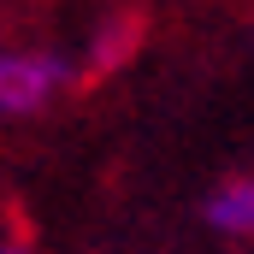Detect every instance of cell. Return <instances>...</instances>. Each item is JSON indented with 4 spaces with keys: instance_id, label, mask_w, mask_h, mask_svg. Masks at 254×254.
Masks as SVG:
<instances>
[{
    "instance_id": "cell-1",
    "label": "cell",
    "mask_w": 254,
    "mask_h": 254,
    "mask_svg": "<svg viewBox=\"0 0 254 254\" xmlns=\"http://www.w3.org/2000/svg\"><path fill=\"white\" fill-rule=\"evenodd\" d=\"M71 83V65L60 54H0V119L48 107Z\"/></svg>"
},
{
    "instance_id": "cell-2",
    "label": "cell",
    "mask_w": 254,
    "mask_h": 254,
    "mask_svg": "<svg viewBox=\"0 0 254 254\" xmlns=\"http://www.w3.org/2000/svg\"><path fill=\"white\" fill-rule=\"evenodd\" d=\"M207 225L231 237H254V178H237L207 195Z\"/></svg>"
},
{
    "instance_id": "cell-3",
    "label": "cell",
    "mask_w": 254,
    "mask_h": 254,
    "mask_svg": "<svg viewBox=\"0 0 254 254\" xmlns=\"http://www.w3.org/2000/svg\"><path fill=\"white\" fill-rule=\"evenodd\" d=\"M136 36H142V18H136V12L107 18V24H101V42H95V54H89V77H107V71H119V65L136 54Z\"/></svg>"
},
{
    "instance_id": "cell-4",
    "label": "cell",
    "mask_w": 254,
    "mask_h": 254,
    "mask_svg": "<svg viewBox=\"0 0 254 254\" xmlns=\"http://www.w3.org/2000/svg\"><path fill=\"white\" fill-rule=\"evenodd\" d=\"M0 254H30V249H0Z\"/></svg>"
}]
</instances>
